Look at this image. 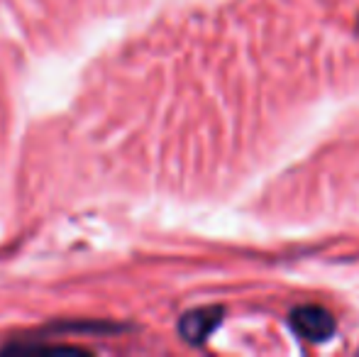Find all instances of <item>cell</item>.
<instances>
[{
	"label": "cell",
	"instance_id": "obj_1",
	"mask_svg": "<svg viewBox=\"0 0 359 357\" xmlns=\"http://www.w3.org/2000/svg\"><path fill=\"white\" fill-rule=\"evenodd\" d=\"M293 328L301 338L325 340L332 333V318L318 306H303L293 314Z\"/></svg>",
	"mask_w": 359,
	"mask_h": 357
}]
</instances>
